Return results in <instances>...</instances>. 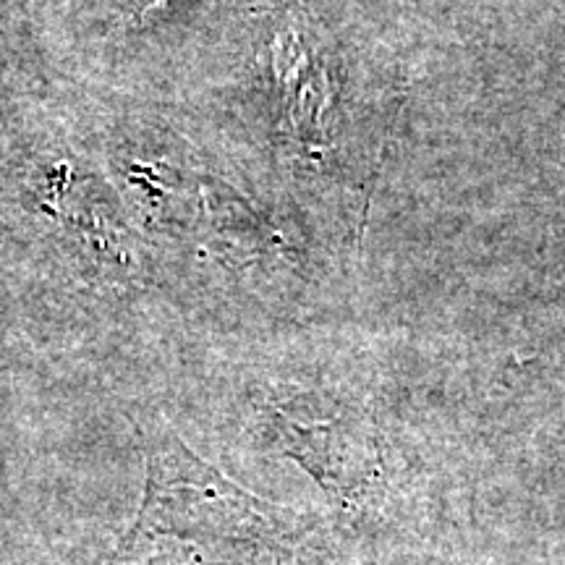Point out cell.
I'll use <instances>...</instances> for the list:
<instances>
[{
	"label": "cell",
	"instance_id": "6da1fadb",
	"mask_svg": "<svg viewBox=\"0 0 565 565\" xmlns=\"http://www.w3.org/2000/svg\"><path fill=\"white\" fill-rule=\"evenodd\" d=\"M294 536L291 515L168 440L150 456L145 503L105 565H265Z\"/></svg>",
	"mask_w": 565,
	"mask_h": 565
}]
</instances>
